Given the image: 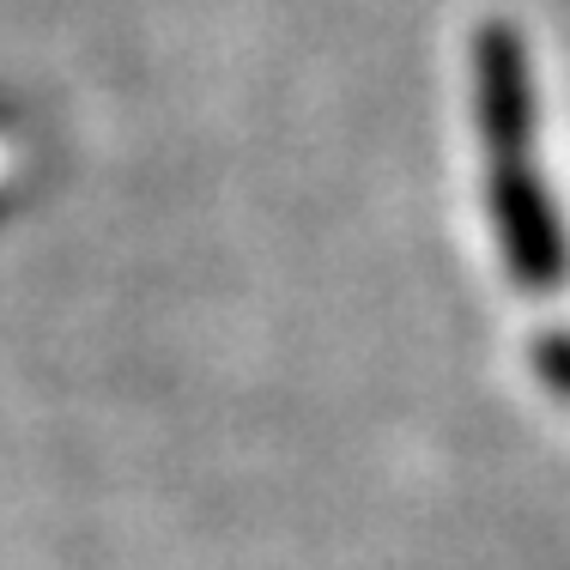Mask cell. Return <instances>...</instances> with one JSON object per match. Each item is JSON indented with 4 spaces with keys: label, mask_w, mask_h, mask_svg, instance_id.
I'll return each instance as SVG.
<instances>
[{
    "label": "cell",
    "mask_w": 570,
    "mask_h": 570,
    "mask_svg": "<svg viewBox=\"0 0 570 570\" xmlns=\"http://www.w3.org/2000/svg\"><path fill=\"white\" fill-rule=\"evenodd\" d=\"M485 195H492L498 243H504V262H510L515 285L552 292V285L564 279V225H559V207H552V195L534 176V165H528V158L492 165Z\"/></svg>",
    "instance_id": "1"
},
{
    "label": "cell",
    "mask_w": 570,
    "mask_h": 570,
    "mask_svg": "<svg viewBox=\"0 0 570 570\" xmlns=\"http://www.w3.org/2000/svg\"><path fill=\"white\" fill-rule=\"evenodd\" d=\"M473 116H480L485 158H528L534 140V79H528V49L515 24L485 19L473 37Z\"/></svg>",
    "instance_id": "2"
},
{
    "label": "cell",
    "mask_w": 570,
    "mask_h": 570,
    "mask_svg": "<svg viewBox=\"0 0 570 570\" xmlns=\"http://www.w3.org/2000/svg\"><path fill=\"white\" fill-rule=\"evenodd\" d=\"M534 371L547 389H559V395H570V334H552V341L534 346Z\"/></svg>",
    "instance_id": "3"
}]
</instances>
